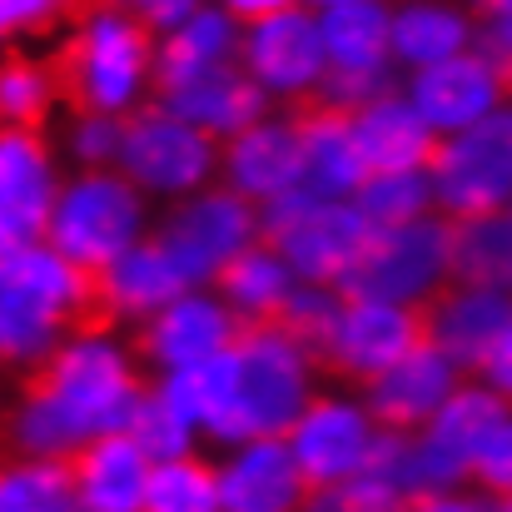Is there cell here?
I'll use <instances>...</instances> for the list:
<instances>
[{
	"mask_svg": "<svg viewBox=\"0 0 512 512\" xmlns=\"http://www.w3.org/2000/svg\"><path fill=\"white\" fill-rule=\"evenodd\" d=\"M224 174L229 189L249 194V199H284L294 189H304V135L294 120H259L244 135L229 140L224 150Z\"/></svg>",
	"mask_w": 512,
	"mask_h": 512,
	"instance_id": "obj_19",
	"label": "cell"
},
{
	"mask_svg": "<svg viewBox=\"0 0 512 512\" xmlns=\"http://www.w3.org/2000/svg\"><path fill=\"white\" fill-rule=\"evenodd\" d=\"M60 25V0H0V35Z\"/></svg>",
	"mask_w": 512,
	"mask_h": 512,
	"instance_id": "obj_39",
	"label": "cell"
},
{
	"mask_svg": "<svg viewBox=\"0 0 512 512\" xmlns=\"http://www.w3.org/2000/svg\"><path fill=\"white\" fill-rule=\"evenodd\" d=\"M105 279V294L115 304L120 319H135V314H160L165 304L189 294V274L174 264V254L160 239H145V244H130L115 264L100 269Z\"/></svg>",
	"mask_w": 512,
	"mask_h": 512,
	"instance_id": "obj_25",
	"label": "cell"
},
{
	"mask_svg": "<svg viewBox=\"0 0 512 512\" xmlns=\"http://www.w3.org/2000/svg\"><path fill=\"white\" fill-rule=\"evenodd\" d=\"M145 512H224L219 468L204 463L199 453L155 463L150 493H145Z\"/></svg>",
	"mask_w": 512,
	"mask_h": 512,
	"instance_id": "obj_33",
	"label": "cell"
},
{
	"mask_svg": "<svg viewBox=\"0 0 512 512\" xmlns=\"http://www.w3.org/2000/svg\"><path fill=\"white\" fill-rule=\"evenodd\" d=\"M453 393H458V363L428 343L383 378H373L363 388V408L383 433H423Z\"/></svg>",
	"mask_w": 512,
	"mask_h": 512,
	"instance_id": "obj_15",
	"label": "cell"
},
{
	"mask_svg": "<svg viewBox=\"0 0 512 512\" xmlns=\"http://www.w3.org/2000/svg\"><path fill=\"white\" fill-rule=\"evenodd\" d=\"M483 20V50H512V0H473Z\"/></svg>",
	"mask_w": 512,
	"mask_h": 512,
	"instance_id": "obj_40",
	"label": "cell"
},
{
	"mask_svg": "<svg viewBox=\"0 0 512 512\" xmlns=\"http://www.w3.org/2000/svg\"><path fill=\"white\" fill-rule=\"evenodd\" d=\"M413 512H498V503H488V498H478V493H428V498H418Z\"/></svg>",
	"mask_w": 512,
	"mask_h": 512,
	"instance_id": "obj_42",
	"label": "cell"
},
{
	"mask_svg": "<svg viewBox=\"0 0 512 512\" xmlns=\"http://www.w3.org/2000/svg\"><path fill=\"white\" fill-rule=\"evenodd\" d=\"M130 15H140L145 25H184L194 15L199 0H120Z\"/></svg>",
	"mask_w": 512,
	"mask_h": 512,
	"instance_id": "obj_41",
	"label": "cell"
},
{
	"mask_svg": "<svg viewBox=\"0 0 512 512\" xmlns=\"http://www.w3.org/2000/svg\"><path fill=\"white\" fill-rule=\"evenodd\" d=\"M314 5H329L334 10V5H353V0H314Z\"/></svg>",
	"mask_w": 512,
	"mask_h": 512,
	"instance_id": "obj_45",
	"label": "cell"
},
{
	"mask_svg": "<svg viewBox=\"0 0 512 512\" xmlns=\"http://www.w3.org/2000/svg\"><path fill=\"white\" fill-rule=\"evenodd\" d=\"M473 483H478V493L483 498H493V503H503L512 498V413L508 423L478 448V458H473V473H468Z\"/></svg>",
	"mask_w": 512,
	"mask_h": 512,
	"instance_id": "obj_37",
	"label": "cell"
},
{
	"mask_svg": "<svg viewBox=\"0 0 512 512\" xmlns=\"http://www.w3.org/2000/svg\"><path fill=\"white\" fill-rule=\"evenodd\" d=\"M70 473L85 512H145L155 458L130 433H105L70 458Z\"/></svg>",
	"mask_w": 512,
	"mask_h": 512,
	"instance_id": "obj_22",
	"label": "cell"
},
{
	"mask_svg": "<svg viewBox=\"0 0 512 512\" xmlns=\"http://www.w3.org/2000/svg\"><path fill=\"white\" fill-rule=\"evenodd\" d=\"M120 130L110 115H95V120H80L75 125V155L85 165H105V160H120Z\"/></svg>",
	"mask_w": 512,
	"mask_h": 512,
	"instance_id": "obj_38",
	"label": "cell"
},
{
	"mask_svg": "<svg viewBox=\"0 0 512 512\" xmlns=\"http://www.w3.org/2000/svg\"><path fill=\"white\" fill-rule=\"evenodd\" d=\"M428 348V319L418 304H373V299H343L339 329L319 353L314 373L343 378L368 388L388 368H398L408 353Z\"/></svg>",
	"mask_w": 512,
	"mask_h": 512,
	"instance_id": "obj_7",
	"label": "cell"
},
{
	"mask_svg": "<svg viewBox=\"0 0 512 512\" xmlns=\"http://www.w3.org/2000/svg\"><path fill=\"white\" fill-rule=\"evenodd\" d=\"M120 170L145 189H194L214 170V135L150 105L120 130Z\"/></svg>",
	"mask_w": 512,
	"mask_h": 512,
	"instance_id": "obj_9",
	"label": "cell"
},
{
	"mask_svg": "<svg viewBox=\"0 0 512 512\" xmlns=\"http://www.w3.org/2000/svg\"><path fill=\"white\" fill-rule=\"evenodd\" d=\"M289 120L299 125L304 135V194L314 199H339L348 189H358L368 170L358 160V145H353V130L348 120L334 110H319L314 100L294 95L289 100Z\"/></svg>",
	"mask_w": 512,
	"mask_h": 512,
	"instance_id": "obj_24",
	"label": "cell"
},
{
	"mask_svg": "<svg viewBox=\"0 0 512 512\" xmlns=\"http://www.w3.org/2000/svg\"><path fill=\"white\" fill-rule=\"evenodd\" d=\"M219 493H224V512H304L314 488L289 438H259L244 443L219 468Z\"/></svg>",
	"mask_w": 512,
	"mask_h": 512,
	"instance_id": "obj_18",
	"label": "cell"
},
{
	"mask_svg": "<svg viewBox=\"0 0 512 512\" xmlns=\"http://www.w3.org/2000/svg\"><path fill=\"white\" fill-rule=\"evenodd\" d=\"M309 373L314 363L289 334L239 319V334L224 353L170 373L160 393L189 428H204L219 443H259L294 433V423L314 403Z\"/></svg>",
	"mask_w": 512,
	"mask_h": 512,
	"instance_id": "obj_2",
	"label": "cell"
},
{
	"mask_svg": "<svg viewBox=\"0 0 512 512\" xmlns=\"http://www.w3.org/2000/svg\"><path fill=\"white\" fill-rule=\"evenodd\" d=\"M55 105V85L45 60H30L20 50L0 55V130H30L40 135Z\"/></svg>",
	"mask_w": 512,
	"mask_h": 512,
	"instance_id": "obj_32",
	"label": "cell"
},
{
	"mask_svg": "<svg viewBox=\"0 0 512 512\" xmlns=\"http://www.w3.org/2000/svg\"><path fill=\"white\" fill-rule=\"evenodd\" d=\"M453 284L512 294V219L508 214L453 219Z\"/></svg>",
	"mask_w": 512,
	"mask_h": 512,
	"instance_id": "obj_28",
	"label": "cell"
},
{
	"mask_svg": "<svg viewBox=\"0 0 512 512\" xmlns=\"http://www.w3.org/2000/svg\"><path fill=\"white\" fill-rule=\"evenodd\" d=\"M373 443H378V423L368 418V408H358L348 398H314L289 433V448H294L309 488H334V483L358 478Z\"/></svg>",
	"mask_w": 512,
	"mask_h": 512,
	"instance_id": "obj_12",
	"label": "cell"
},
{
	"mask_svg": "<svg viewBox=\"0 0 512 512\" xmlns=\"http://www.w3.org/2000/svg\"><path fill=\"white\" fill-rule=\"evenodd\" d=\"M239 334V314H229L224 304L214 299H174L165 304L135 339V358L150 363V368H165V373H179V368H199L209 363L214 353H224Z\"/></svg>",
	"mask_w": 512,
	"mask_h": 512,
	"instance_id": "obj_17",
	"label": "cell"
},
{
	"mask_svg": "<svg viewBox=\"0 0 512 512\" xmlns=\"http://www.w3.org/2000/svg\"><path fill=\"white\" fill-rule=\"evenodd\" d=\"M160 110H170L179 120L209 130V135H244L249 125L264 120V85L239 70V65H214L184 85H174L160 95Z\"/></svg>",
	"mask_w": 512,
	"mask_h": 512,
	"instance_id": "obj_23",
	"label": "cell"
},
{
	"mask_svg": "<svg viewBox=\"0 0 512 512\" xmlns=\"http://www.w3.org/2000/svg\"><path fill=\"white\" fill-rule=\"evenodd\" d=\"M264 229V214L249 204V194L239 189H214V194H199L194 204H179L165 229L155 234L165 249L174 254V264L194 279H209L219 274L239 249H249V239Z\"/></svg>",
	"mask_w": 512,
	"mask_h": 512,
	"instance_id": "obj_10",
	"label": "cell"
},
{
	"mask_svg": "<svg viewBox=\"0 0 512 512\" xmlns=\"http://www.w3.org/2000/svg\"><path fill=\"white\" fill-rule=\"evenodd\" d=\"M229 50H234V25H229V15H219V10H194L184 25H174V35L160 45L150 90L165 95V90L194 80V75H204V70H214V65H229Z\"/></svg>",
	"mask_w": 512,
	"mask_h": 512,
	"instance_id": "obj_27",
	"label": "cell"
},
{
	"mask_svg": "<svg viewBox=\"0 0 512 512\" xmlns=\"http://www.w3.org/2000/svg\"><path fill=\"white\" fill-rule=\"evenodd\" d=\"M125 433H130L155 463H170V458L194 453V448H189V423L174 413V403L160 393V388L140 398V408H135V418H130Z\"/></svg>",
	"mask_w": 512,
	"mask_h": 512,
	"instance_id": "obj_35",
	"label": "cell"
},
{
	"mask_svg": "<svg viewBox=\"0 0 512 512\" xmlns=\"http://www.w3.org/2000/svg\"><path fill=\"white\" fill-rule=\"evenodd\" d=\"M433 194L448 219L503 214L512 194V115H488L438 150Z\"/></svg>",
	"mask_w": 512,
	"mask_h": 512,
	"instance_id": "obj_8",
	"label": "cell"
},
{
	"mask_svg": "<svg viewBox=\"0 0 512 512\" xmlns=\"http://www.w3.org/2000/svg\"><path fill=\"white\" fill-rule=\"evenodd\" d=\"M319 30L334 70H383V55L393 50V20L378 0L334 5L319 20Z\"/></svg>",
	"mask_w": 512,
	"mask_h": 512,
	"instance_id": "obj_30",
	"label": "cell"
},
{
	"mask_svg": "<svg viewBox=\"0 0 512 512\" xmlns=\"http://www.w3.org/2000/svg\"><path fill=\"white\" fill-rule=\"evenodd\" d=\"M0 512H85L70 458L0 453Z\"/></svg>",
	"mask_w": 512,
	"mask_h": 512,
	"instance_id": "obj_29",
	"label": "cell"
},
{
	"mask_svg": "<svg viewBox=\"0 0 512 512\" xmlns=\"http://www.w3.org/2000/svg\"><path fill=\"white\" fill-rule=\"evenodd\" d=\"M483 378L493 383V393L498 398H508L512 403V329L498 339V348L488 353V363H483Z\"/></svg>",
	"mask_w": 512,
	"mask_h": 512,
	"instance_id": "obj_43",
	"label": "cell"
},
{
	"mask_svg": "<svg viewBox=\"0 0 512 512\" xmlns=\"http://www.w3.org/2000/svg\"><path fill=\"white\" fill-rule=\"evenodd\" d=\"M150 30L155 25H145L125 5L70 25L65 40L45 55L55 100L70 105L75 120L120 115L140 95V85L155 80V55L160 50H155Z\"/></svg>",
	"mask_w": 512,
	"mask_h": 512,
	"instance_id": "obj_3",
	"label": "cell"
},
{
	"mask_svg": "<svg viewBox=\"0 0 512 512\" xmlns=\"http://www.w3.org/2000/svg\"><path fill=\"white\" fill-rule=\"evenodd\" d=\"M378 229L363 219L358 204L339 199H314L304 189L264 204V244H274L284 254V264L304 279V284H329L339 289L348 269L358 264V254L368 249Z\"/></svg>",
	"mask_w": 512,
	"mask_h": 512,
	"instance_id": "obj_4",
	"label": "cell"
},
{
	"mask_svg": "<svg viewBox=\"0 0 512 512\" xmlns=\"http://www.w3.org/2000/svg\"><path fill=\"white\" fill-rule=\"evenodd\" d=\"M304 512H413V498H403L373 478H348L334 488H314Z\"/></svg>",
	"mask_w": 512,
	"mask_h": 512,
	"instance_id": "obj_36",
	"label": "cell"
},
{
	"mask_svg": "<svg viewBox=\"0 0 512 512\" xmlns=\"http://www.w3.org/2000/svg\"><path fill=\"white\" fill-rule=\"evenodd\" d=\"M428 319V343L443 348L458 368L488 363V353L512 329V294L503 289H473V284H443L433 299L418 304Z\"/></svg>",
	"mask_w": 512,
	"mask_h": 512,
	"instance_id": "obj_16",
	"label": "cell"
},
{
	"mask_svg": "<svg viewBox=\"0 0 512 512\" xmlns=\"http://www.w3.org/2000/svg\"><path fill=\"white\" fill-rule=\"evenodd\" d=\"M214 279H219V294L234 304V314L244 324H269L294 299V269L284 264V254L274 244L239 249Z\"/></svg>",
	"mask_w": 512,
	"mask_h": 512,
	"instance_id": "obj_26",
	"label": "cell"
},
{
	"mask_svg": "<svg viewBox=\"0 0 512 512\" xmlns=\"http://www.w3.org/2000/svg\"><path fill=\"white\" fill-rule=\"evenodd\" d=\"M224 10L229 15H239V20H269V15H284V10H294V0H224Z\"/></svg>",
	"mask_w": 512,
	"mask_h": 512,
	"instance_id": "obj_44",
	"label": "cell"
},
{
	"mask_svg": "<svg viewBox=\"0 0 512 512\" xmlns=\"http://www.w3.org/2000/svg\"><path fill=\"white\" fill-rule=\"evenodd\" d=\"M498 512H512V498H503V503H498Z\"/></svg>",
	"mask_w": 512,
	"mask_h": 512,
	"instance_id": "obj_46",
	"label": "cell"
},
{
	"mask_svg": "<svg viewBox=\"0 0 512 512\" xmlns=\"http://www.w3.org/2000/svg\"><path fill=\"white\" fill-rule=\"evenodd\" d=\"M348 130H353L358 160H363L368 174H413V170L433 174L438 150H443V140L413 110V100H398V95L368 105L363 115H353Z\"/></svg>",
	"mask_w": 512,
	"mask_h": 512,
	"instance_id": "obj_21",
	"label": "cell"
},
{
	"mask_svg": "<svg viewBox=\"0 0 512 512\" xmlns=\"http://www.w3.org/2000/svg\"><path fill=\"white\" fill-rule=\"evenodd\" d=\"M508 398H498L493 388H458L438 418L418 433V488L428 493H453L468 473L478 448L508 423Z\"/></svg>",
	"mask_w": 512,
	"mask_h": 512,
	"instance_id": "obj_11",
	"label": "cell"
},
{
	"mask_svg": "<svg viewBox=\"0 0 512 512\" xmlns=\"http://www.w3.org/2000/svg\"><path fill=\"white\" fill-rule=\"evenodd\" d=\"M433 174L413 170V174H368L358 184V209L373 229H403L413 219H423V209L433 204Z\"/></svg>",
	"mask_w": 512,
	"mask_h": 512,
	"instance_id": "obj_34",
	"label": "cell"
},
{
	"mask_svg": "<svg viewBox=\"0 0 512 512\" xmlns=\"http://www.w3.org/2000/svg\"><path fill=\"white\" fill-rule=\"evenodd\" d=\"M463 45H468V20L448 5L418 0V5H403L393 15V55L418 65V70L463 55Z\"/></svg>",
	"mask_w": 512,
	"mask_h": 512,
	"instance_id": "obj_31",
	"label": "cell"
},
{
	"mask_svg": "<svg viewBox=\"0 0 512 512\" xmlns=\"http://www.w3.org/2000/svg\"><path fill=\"white\" fill-rule=\"evenodd\" d=\"M498 90L503 85H498V70L488 55H453V60L423 65L408 85L413 110L433 130H468V125L488 120Z\"/></svg>",
	"mask_w": 512,
	"mask_h": 512,
	"instance_id": "obj_20",
	"label": "cell"
},
{
	"mask_svg": "<svg viewBox=\"0 0 512 512\" xmlns=\"http://www.w3.org/2000/svg\"><path fill=\"white\" fill-rule=\"evenodd\" d=\"M145 398L140 368L110 339H65L25 363L0 403V453L75 458L105 433H125Z\"/></svg>",
	"mask_w": 512,
	"mask_h": 512,
	"instance_id": "obj_1",
	"label": "cell"
},
{
	"mask_svg": "<svg viewBox=\"0 0 512 512\" xmlns=\"http://www.w3.org/2000/svg\"><path fill=\"white\" fill-rule=\"evenodd\" d=\"M443 284H453V219H413L368 239L339 294L373 304H423Z\"/></svg>",
	"mask_w": 512,
	"mask_h": 512,
	"instance_id": "obj_5",
	"label": "cell"
},
{
	"mask_svg": "<svg viewBox=\"0 0 512 512\" xmlns=\"http://www.w3.org/2000/svg\"><path fill=\"white\" fill-rule=\"evenodd\" d=\"M55 199L45 140L30 130H0V259L30 249L50 229Z\"/></svg>",
	"mask_w": 512,
	"mask_h": 512,
	"instance_id": "obj_13",
	"label": "cell"
},
{
	"mask_svg": "<svg viewBox=\"0 0 512 512\" xmlns=\"http://www.w3.org/2000/svg\"><path fill=\"white\" fill-rule=\"evenodd\" d=\"M244 70L274 90V95H304L314 90L324 75H329V50H324V30L319 20H309L304 10H284V15H269L259 20L249 35H244Z\"/></svg>",
	"mask_w": 512,
	"mask_h": 512,
	"instance_id": "obj_14",
	"label": "cell"
},
{
	"mask_svg": "<svg viewBox=\"0 0 512 512\" xmlns=\"http://www.w3.org/2000/svg\"><path fill=\"white\" fill-rule=\"evenodd\" d=\"M140 219L145 214H140V194H135L130 174L85 170L70 189H60L45 239L70 264L105 269L130 249V239L140 234Z\"/></svg>",
	"mask_w": 512,
	"mask_h": 512,
	"instance_id": "obj_6",
	"label": "cell"
}]
</instances>
